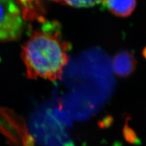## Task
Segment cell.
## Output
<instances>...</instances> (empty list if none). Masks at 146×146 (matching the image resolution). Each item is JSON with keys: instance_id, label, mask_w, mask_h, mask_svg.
<instances>
[{"instance_id": "1", "label": "cell", "mask_w": 146, "mask_h": 146, "mask_svg": "<svg viewBox=\"0 0 146 146\" xmlns=\"http://www.w3.org/2000/svg\"><path fill=\"white\" fill-rule=\"evenodd\" d=\"M43 23L24 44L21 57L28 78L55 81L61 78L70 46L63 39L57 21Z\"/></svg>"}, {"instance_id": "2", "label": "cell", "mask_w": 146, "mask_h": 146, "mask_svg": "<svg viewBox=\"0 0 146 146\" xmlns=\"http://www.w3.org/2000/svg\"><path fill=\"white\" fill-rule=\"evenodd\" d=\"M25 25L19 6L13 0H0V41L18 39Z\"/></svg>"}, {"instance_id": "3", "label": "cell", "mask_w": 146, "mask_h": 146, "mask_svg": "<svg viewBox=\"0 0 146 146\" xmlns=\"http://www.w3.org/2000/svg\"><path fill=\"white\" fill-rule=\"evenodd\" d=\"M113 68L119 77L129 76L136 68V60L133 54L128 51H121L117 54L113 58Z\"/></svg>"}, {"instance_id": "4", "label": "cell", "mask_w": 146, "mask_h": 146, "mask_svg": "<svg viewBox=\"0 0 146 146\" xmlns=\"http://www.w3.org/2000/svg\"><path fill=\"white\" fill-rule=\"evenodd\" d=\"M103 6L116 16L126 17L133 12L136 0H103Z\"/></svg>"}, {"instance_id": "5", "label": "cell", "mask_w": 146, "mask_h": 146, "mask_svg": "<svg viewBox=\"0 0 146 146\" xmlns=\"http://www.w3.org/2000/svg\"><path fill=\"white\" fill-rule=\"evenodd\" d=\"M122 131L123 136L127 143L135 145H140L141 144V139L137 136L135 131L129 126L128 119L125 121Z\"/></svg>"}, {"instance_id": "6", "label": "cell", "mask_w": 146, "mask_h": 146, "mask_svg": "<svg viewBox=\"0 0 146 146\" xmlns=\"http://www.w3.org/2000/svg\"><path fill=\"white\" fill-rule=\"evenodd\" d=\"M103 0H60L62 3L75 7H89L96 5Z\"/></svg>"}, {"instance_id": "7", "label": "cell", "mask_w": 146, "mask_h": 146, "mask_svg": "<svg viewBox=\"0 0 146 146\" xmlns=\"http://www.w3.org/2000/svg\"><path fill=\"white\" fill-rule=\"evenodd\" d=\"M55 1H60V0H55ZM17 2L21 11L31 10L42 5L40 0H17Z\"/></svg>"}, {"instance_id": "8", "label": "cell", "mask_w": 146, "mask_h": 146, "mask_svg": "<svg viewBox=\"0 0 146 146\" xmlns=\"http://www.w3.org/2000/svg\"><path fill=\"white\" fill-rule=\"evenodd\" d=\"M113 118L111 116H107L99 122V125L101 128H107L112 124Z\"/></svg>"}, {"instance_id": "9", "label": "cell", "mask_w": 146, "mask_h": 146, "mask_svg": "<svg viewBox=\"0 0 146 146\" xmlns=\"http://www.w3.org/2000/svg\"><path fill=\"white\" fill-rule=\"evenodd\" d=\"M23 146H34V139L31 136H28L24 141Z\"/></svg>"}, {"instance_id": "10", "label": "cell", "mask_w": 146, "mask_h": 146, "mask_svg": "<svg viewBox=\"0 0 146 146\" xmlns=\"http://www.w3.org/2000/svg\"><path fill=\"white\" fill-rule=\"evenodd\" d=\"M143 56L146 58V48L143 50Z\"/></svg>"}]
</instances>
